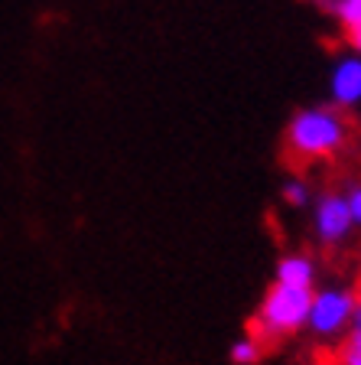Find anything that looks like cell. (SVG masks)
Returning a JSON list of instances; mask_svg holds the SVG:
<instances>
[{
	"label": "cell",
	"mask_w": 361,
	"mask_h": 365,
	"mask_svg": "<svg viewBox=\"0 0 361 365\" xmlns=\"http://www.w3.org/2000/svg\"><path fill=\"white\" fill-rule=\"evenodd\" d=\"M358 137L352 114L332 105H306L290 114L283 130V147L296 163H325L348 153L352 140Z\"/></svg>",
	"instance_id": "cell-1"
},
{
	"label": "cell",
	"mask_w": 361,
	"mask_h": 365,
	"mask_svg": "<svg viewBox=\"0 0 361 365\" xmlns=\"http://www.w3.org/2000/svg\"><path fill=\"white\" fill-rule=\"evenodd\" d=\"M309 300H313V290L286 287V284L273 281L271 287L263 290L261 304H257L254 317H251V333L263 346H277L283 339L300 336L306 329Z\"/></svg>",
	"instance_id": "cell-2"
},
{
	"label": "cell",
	"mask_w": 361,
	"mask_h": 365,
	"mask_svg": "<svg viewBox=\"0 0 361 365\" xmlns=\"http://www.w3.org/2000/svg\"><path fill=\"white\" fill-rule=\"evenodd\" d=\"M355 319V287L352 284H316L309 300L306 333L323 346L339 342L352 329Z\"/></svg>",
	"instance_id": "cell-3"
},
{
	"label": "cell",
	"mask_w": 361,
	"mask_h": 365,
	"mask_svg": "<svg viewBox=\"0 0 361 365\" xmlns=\"http://www.w3.org/2000/svg\"><path fill=\"white\" fill-rule=\"evenodd\" d=\"M309 228H313L316 245L325 251H339L352 242L358 228H355L352 215H348L342 190H323L319 196H313V202H309Z\"/></svg>",
	"instance_id": "cell-4"
},
{
	"label": "cell",
	"mask_w": 361,
	"mask_h": 365,
	"mask_svg": "<svg viewBox=\"0 0 361 365\" xmlns=\"http://www.w3.org/2000/svg\"><path fill=\"white\" fill-rule=\"evenodd\" d=\"M329 101L332 105L352 108L361 105V56L348 49L345 56L332 62V72H329Z\"/></svg>",
	"instance_id": "cell-5"
},
{
	"label": "cell",
	"mask_w": 361,
	"mask_h": 365,
	"mask_svg": "<svg viewBox=\"0 0 361 365\" xmlns=\"http://www.w3.org/2000/svg\"><path fill=\"white\" fill-rule=\"evenodd\" d=\"M273 281L286 287L313 290L319 284V261L309 251H283L273 267Z\"/></svg>",
	"instance_id": "cell-6"
},
{
	"label": "cell",
	"mask_w": 361,
	"mask_h": 365,
	"mask_svg": "<svg viewBox=\"0 0 361 365\" xmlns=\"http://www.w3.org/2000/svg\"><path fill=\"white\" fill-rule=\"evenodd\" d=\"M319 7L342 26V33H352L361 26V0H316Z\"/></svg>",
	"instance_id": "cell-7"
},
{
	"label": "cell",
	"mask_w": 361,
	"mask_h": 365,
	"mask_svg": "<svg viewBox=\"0 0 361 365\" xmlns=\"http://www.w3.org/2000/svg\"><path fill=\"white\" fill-rule=\"evenodd\" d=\"M263 349H267V346H263L254 333H248L228 346V362L231 365H257L263 359Z\"/></svg>",
	"instance_id": "cell-8"
},
{
	"label": "cell",
	"mask_w": 361,
	"mask_h": 365,
	"mask_svg": "<svg viewBox=\"0 0 361 365\" xmlns=\"http://www.w3.org/2000/svg\"><path fill=\"white\" fill-rule=\"evenodd\" d=\"M313 196H316V192H313L306 176H286L283 186H280V199H283L290 209H309Z\"/></svg>",
	"instance_id": "cell-9"
},
{
	"label": "cell",
	"mask_w": 361,
	"mask_h": 365,
	"mask_svg": "<svg viewBox=\"0 0 361 365\" xmlns=\"http://www.w3.org/2000/svg\"><path fill=\"white\" fill-rule=\"evenodd\" d=\"M332 365H361V329H348L332 352Z\"/></svg>",
	"instance_id": "cell-10"
},
{
	"label": "cell",
	"mask_w": 361,
	"mask_h": 365,
	"mask_svg": "<svg viewBox=\"0 0 361 365\" xmlns=\"http://www.w3.org/2000/svg\"><path fill=\"white\" fill-rule=\"evenodd\" d=\"M342 196H345L348 215H352L355 228H361V180H348L345 186H342Z\"/></svg>",
	"instance_id": "cell-11"
},
{
	"label": "cell",
	"mask_w": 361,
	"mask_h": 365,
	"mask_svg": "<svg viewBox=\"0 0 361 365\" xmlns=\"http://www.w3.org/2000/svg\"><path fill=\"white\" fill-rule=\"evenodd\" d=\"M352 287H355V319H352V329H361V274H358V281H355Z\"/></svg>",
	"instance_id": "cell-12"
},
{
	"label": "cell",
	"mask_w": 361,
	"mask_h": 365,
	"mask_svg": "<svg viewBox=\"0 0 361 365\" xmlns=\"http://www.w3.org/2000/svg\"><path fill=\"white\" fill-rule=\"evenodd\" d=\"M342 36H345L348 49H352V53H358V56H361V26H358V30H352V33H342Z\"/></svg>",
	"instance_id": "cell-13"
},
{
	"label": "cell",
	"mask_w": 361,
	"mask_h": 365,
	"mask_svg": "<svg viewBox=\"0 0 361 365\" xmlns=\"http://www.w3.org/2000/svg\"><path fill=\"white\" fill-rule=\"evenodd\" d=\"M309 365H332V362H309Z\"/></svg>",
	"instance_id": "cell-14"
}]
</instances>
